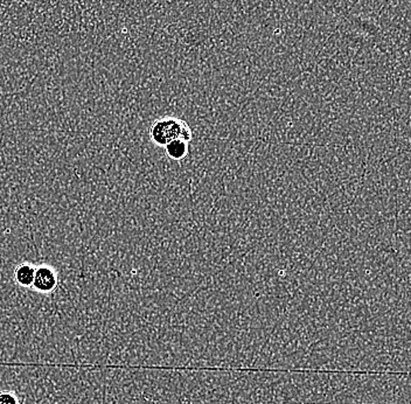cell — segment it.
I'll use <instances>...</instances> for the list:
<instances>
[{"label": "cell", "mask_w": 411, "mask_h": 404, "mask_svg": "<svg viewBox=\"0 0 411 404\" xmlns=\"http://www.w3.org/2000/svg\"><path fill=\"white\" fill-rule=\"evenodd\" d=\"M150 138L151 141L158 146L165 148L171 141H186L189 143L192 141V129L184 119L176 117V116H162L155 119L150 127Z\"/></svg>", "instance_id": "cell-1"}, {"label": "cell", "mask_w": 411, "mask_h": 404, "mask_svg": "<svg viewBox=\"0 0 411 404\" xmlns=\"http://www.w3.org/2000/svg\"><path fill=\"white\" fill-rule=\"evenodd\" d=\"M59 286L58 272L48 264H40L36 267L32 289L40 293H49Z\"/></svg>", "instance_id": "cell-2"}, {"label": "cell", "mask_w": 411, "mask_h": 404, "mask_svg": "<svg viewBox=\"0 0 411 404\" xmlns=\"http://www.w3.org/2000/svg\"><path fill=\"white\" fill-rule=\"evenodd\" d=\"M165 152H166L167 157L172 160H183L187 157L188 152H189L188 141H181V139L171 141L170 144L165 146Z\"/></svg>", "instance_id": "cell-4"}, {"label": "cell", "mask_w": 411, "mask_h": 404, "mask_svg": "<svg viewBox=\"0 0 411 404\" xmlns=\"http://www.w3.org/2000/svg\"><path fill=\"white\" fill-rule=\"evenodd\" d=\"M0 404H19V401L15 394L4 391L0 393Z\"/></svg>", "instance_id": "cell-5"}, {"label": "cell", "mask_w": 411, "mask_h": 404, "mask_svg": "<svg viewBox=\"0 0 411 404\" xmlns=\"http://www.w3.org/2000/svg\"><path fill=\"white\" fill-rule=\"evenodd\" d=\"M36 265L24 262L19 264L15 270V281L19 286L22 288H32L34 276H36Z\"/></svg>", "instance_id": "cell-3"}]
</instances>
